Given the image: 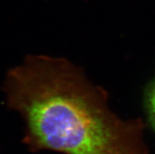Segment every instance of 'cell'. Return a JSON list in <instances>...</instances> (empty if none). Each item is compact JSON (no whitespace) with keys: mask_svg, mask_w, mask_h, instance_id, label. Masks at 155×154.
Wrapping results in <instances>:
<instances>
[{"mask_svg":"<svg viewBox=\"0 0 155 154\" xmlns=\"http://www.w3.org/2000/svg\"><path fill=\"white\" fill-rule=\"evenodd\" d=\"M4 89L31 151L148 154L143 122L115 114L106 90L67 59L30 55L8 72Z\"/></svg>","mask_w":155,"mask_h":154,"instance_id":"obj_1","label":"cell"},{"mask_svg":"<svg viewBox=\"0 0 155 154\" xmlns=\"http://www.w3.org/2000/svg\"><path fill=\"white\" fill-rule=\"evenodd\" d=\"M144 108L148 123L155 131V78L146 88L144 93Z\"/></svg>","mask_w":155,"mask_h":154,"instance_id":"obj_2","label":"cell"}]
</instances>
